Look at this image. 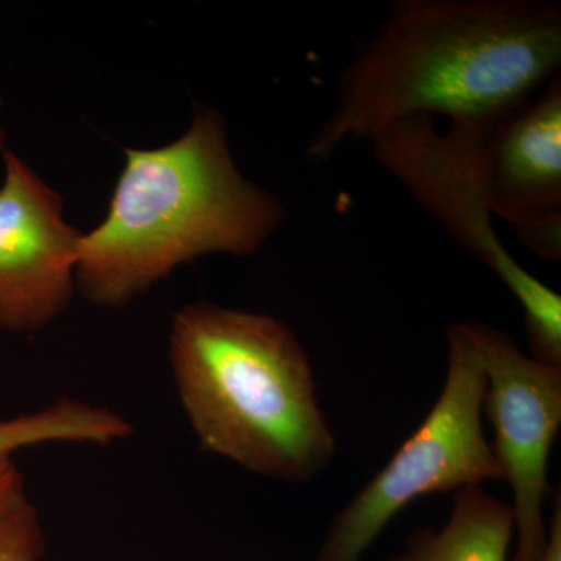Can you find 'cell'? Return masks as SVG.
Listing matches in <instances>:
<instances>
[{
	"label": "cell",
	"mask_w": 561,
	"mask_h": 561,
	"mask_svg": "<svg viewBox=\"0 0 561 561\" xmlns=\"http://www.w3.org/2000/svg\"><path fill=\"white\" fill-rule=\"evenodd\" d=\"M537 561H561V496L557 491L553 496L551 522L548 527V541Z\"/></svg>",
	"instance_id": "obj_13"
},
{
	"label": "cell",
	"mask_w": 561,
	"mask_h": 561,
	"mask_svg": "<svg viewBox=\"0 0 561 561\" xmlns=\"http://www.w3.org/2000/svg\"><path fill=\"white\" fill-rule=\"evenodd\" d=\"M553 0H397L381 32L337 81L306 158L330 160L353 139L416 116L489 127L559 76Z\"/></svg>",
	"instance_id": "obj_1"
},
{
	"label": "cell",
	"mask_w": 561,
	"mask_h": 561,
	"mask_svg": "<svg viewBox=\"0 0 561 561\" xmlns=\"http://www.w3.org/2000/svg\"><path fill=\"white\" fill-rule=\"evenodd\" d=\"M485 375L483 411L494 430L493 453L513 490L515 556L540 559L548 527V461L561 426V367L526 356L508 332L465 321Z\"/></svg>",
	"instance_id": "obj_6"
},
{
	"label": "cell",
	"mask_w": 561,
	"mask_h": 561,
	"mask_svg": "<svg viewBox=\"0 0 561 561\" xmlns=\"http://www.w3.org/2000/svg\"><path fill=\"white\" fill-rule=\"evenodd\" d=\"M283 220L278 198L232 160L224 117L198 106L175 142L125 149L105 220L81 234L76 283L88 301L121 308L184 262L253 253Z\"/></svg>",
	"instance_id": "obj_2"
},
{
	"label": "cell",
	"mask_w": 561,
	"mask_h": 561,
	"mask_svg": "<svg viewBox=\"0 0 561 561\" xmlns=\"http://www.w3.org/2000/svg\"><path fill=\"white\" fill-rule=\"evenodd\" d=\"M131 434V424L119 413L61 398L43 411L0 420V461L11 459L20 449L44 443L106 446Z\"/></svg>",
	"instance_id": "obj_10"
},
{
	"label": "cell",
	"mask_w": 561,
	"mask_h": 561,
	"mask_svg": "<svg viewBox=\"0 0 561 561\" xmlns=\"http://www.w3.org/2000/svg\"><path fill=\"white\" fill-rule=\"evenodd\" d=\"M169 356L205 451L291 483L312 481L334 459L311 360L283 320L213 302L184 306Z\"/></svg>",
	"instance_id": "obj_3"
},
{
	"label": "cell",
	"mask_w": 561,
	"mask_h": 561,
	"mask_svg": "<svg viewBox=\"0 0 561 561\" xmlns=\"http://www.w3.org/2000/svg\"><path fill=\"white\" fill-rule=\"evenodd\" d=\"M27 497L24 478L13 459L0 461V518Z\"/></svg>",
	"instance_id": "obj_12"
},
{
	"label": "cell",
	"mask_w": 561,
	"mask_h": 561,
	"mask_svg": "<svg viewBox=\"0 0 561 561\" xmlns=\"http://www.w3.org/2000/svg\"><path fill=\"white\" fill-rule=\"evenodd\" d=\"M370 140L376 160L515 295L531 357L561 367V297L519 265L497 238L476 176L468 131L449 125L440 135L432 117L416 116L383 128Z\"/></svg>",
	"instance_id": "obj_5"
},
{
	"label": "cell",
	"mask_w": 561,
	"mask_h": 561,
	"mask_svg": "<svg viewBox=\"0 0 561 561\" xmlns=\"http://www.w3.org/2000/svg\"><path fill=\"white\" fill-rule=\"evenodd\" d=\"M461 127V125H460ZM491 216L542 260H561V73L489 127H463Z\"/></svg>",
	"instance_id": "obj_7"
},
{
	"label": "cell",
	"mask_w": 561,
	"mask_h": 561,
	"mask_svg": "<svg viewBox=\"0 0 561 561\" xmlns=\"http://www.w3.org/2000/svg\"><path fill=\"white\" fill-rule=\"evenodd\" d=\"M2 110H3V101H2V98H0V150L3 149V144H5V139H7L5 128H3V124H2Z\"/></svg>",
	"instance_id": "obj_14"
},
{
	"label": "cell",
	"mask_w": 561,
	"mask_h": 561,
	"mask_svg": "<svg viewBox=\"0 0 561 561\" xmlns=\"http://www.w3.org/2000/svg\"><path fill=\"white\" fill-rule=\"evenodd\" d=\"M44 551L38 511L24 497L0 518V561H41Z\"/></svg>",
	"instance_id": "obj_11"
},
{
	"label": "cell",
	"mask_w": 561,
	"mask_h": 561,
	"mask_svg": "<svg viewBox=\"0 0 561 561\" xmlns=\"http://www.w3.org/2000/svg\"><path fill=\"white\" fill-rule=\"evenodd\" d=\"M448 375L419 430L332 519L317 561H362L398 513L434 493L502 479L482 426L485 375L465 323L449 328Z\"/></svg>",
	"instance_id": "obj_4"
},
{
	"label": "cell",
	"mask_w": 561,
	"mask_h": 561,
	"mask_svg": "<svg viewBox=\"0 0 561 561\" xmlns=\"http://www.w3.org/2000/svg\"><path fill=\"white\" fill-rule=\"evenodd\" d=\"M0 331L47 327L72 300L83 232L62 216V198L11 150L2 149Z\"/></svg>",
	"instance_id": "obj_8"
},
{
	"label": "cell",
	"mask_w": 561,
	"mask_h": 561,
	"mask_svg": "<svg viewBox=\"0 0 561 561\" xmlns=\"http://www.w3.org/2000/svg\"><path fill=\"white\" fill-rule=\"evenodd\" d=\"M512 505L481 485L456 491L448 523L440 530L413 531L404 551L390 561H508Z\"/></svg>",
	"instance_id": "obj_9"
}]
</instances>
